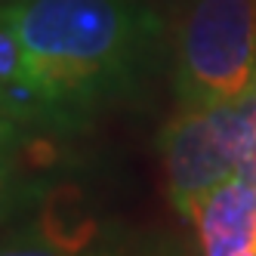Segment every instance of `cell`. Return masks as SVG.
<instances>
[{
  "label": "cell",
  "mask_w": 256,
  "mask_h": 256,
  "mask_svg": "<svg viewBox=\"0 0 256 256\" xmlns=\"http://www.w3.org/2000/svg\"><path fill=\"white\" fill-rule=\"evenodd\" d=\"M50 118H78L120 96L145 71L160 38L142 0H4Z\"/></svg>",
  "instance_id": "6da1fadb"
},
{
  "label": "cell",
  "mask_w": 256,
  "mask_h": 256,
  "mask_svg": "<svg viewBox=\"0 0 256 256\" xmlns=\"http://www.w3.org/2000/svg\"><path fill=\"white\" fill-rule=\"evenodd\" d=\"M256 80V0H188L176 28L179 105H222Z\"/></svg>",
  "instance_id": "7a4b0ae2"
},
{
  "label": "cell",
  "mask_w": 256,
  "mask_h": 256,
  "mask_svg": "<svg viewBox=\"0 0 256 256\" xmlns=\"http://www.w3.org/2000/svg\"><path fill=\"white\" fill-rule=\"evenodd\" d=\"M170 204L182 219L210 188L256 170V120L244 99L222 105H179L160 133Z\"/></svg>",
  "instance_id": "3957f363"
},
{
  "label": "cell",
  "mask_w": 256,
  "mask_h": 256,
  "mask_svg": "<svg viewBox=\"0 0 256 256\" xmlns=\"http://www.w3.org/2000/svg\"><path fill=\"white\" fill-rule=\"evenodd\" d=\"M204 256H256V182L232 176L194 204L192 219Z\"/></svg>",
  "instance_id": "277c9868"
},
{
  "label": "cell",
  "mask_w": 256,
  "mask_h": 256,
  "mask_svg": "<svg viewBox=\"0 0 256 256\" xmlns=\"http://www.w3.org/2000/svg\"><path fill=\"white\" fill-rule=\"evenodd\" d=\"M0 93L10 102L16 120L22 126L34 120H52L44 96L38 93V84L31 78L28 56L16 31L6 25V19H0Z\"/></svg>",
  "instance_id": "5b68a950"
},
{
  "label": "cell",
  "mask_w": 256,
  "mask_h": 256,
  "mask_svg": "<svg viewBox=\"0 0 256 256\" xmlns=\"http://www.w3.org/2000/svg\"><path fill=\"white\" fill-rule=\"evenodd\" d=\"M93 226L65 232L62 226H34L31 232L0 244V256H86L96 241Z\"/></svg>",
  "instance_id": "8992f818"
},
{
  "label": "cell",
  "mask_w": 256,
  "mask_h": 256,
  "mask_svg": "<svg viewBox=\"0 0 256 256\" xmlns=\"http://www.w3.org/2000/svg\"><path fill=\"white\" fill-rule=\"evenodd\" d=\"M22 136L0 139V216L10 213L25 192V158L19 148Z\"/></svg>",
  "instance_id": "52a82bcc"
},
{
  "label": "cell",
  "mask_w": 256,
  "mask_h": 256,
  "mask_svg": "<svg viewBox=\"0 0 256 256\" xmlns=\"http://www.w3.org/2000/svg\"><path fill=\"white\" fill-rule=\"evenodd\" d=\"M22 133H25V126L16 120L10 102L4 99V93H0V139H16V136H22Z\"/></svg>",
  "instance_id": "ba28073f"
},
{
  "label": "cell",
  "mask_w": 256,
  "mask_h": 256,
  "mask_svg": "<svg viewBox=\"0 0 256 256\" xmlns=\"http://www.w3.org/2000/svg\"><path fill=\"white\" fill-rule=\"evenodd\" d=\"M0 4H4V0H0Z\"/></svg>",
  "instance_id": "9c48e42d"
}]
</instances>
